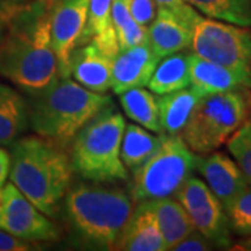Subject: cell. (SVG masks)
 <instances>
[{"label":"cell","mask_w":251,"mask_h":251,"mask_svg":"<svg viewBox=\"0 0 251 251\" xmlns=\"http://www.w3.org/2000/svg\"><path fill=\"white\" fill-rule=\"evenodd\" d=\"M0 75L28 95L59 80L48 0H35L11 23L0 45Z\"/></svg>","instance_id":"1"},{"label":"cell","mask_w":251,"mask_h":251,"mask_svg":"<svg viewBox=\"0 0 251 251\" xmlns=\"http://www.w3.org/2000/svg\"><path fill=\"white\" fill-rule=\"evenodd\" d=\"M10 147V181L41 212L53 216L74 173L67 144L42 135H27Z\"/></svg>","instance_id":"2"},{"label":"cell","mask_w":251,"mask_h":251,"mask_svg":"<svg viewBox=\"0 0 251 251\" xmlns=\"http://www.w3.org/2000/svg\"><path fill=\"white\" fill-rule=\"evenodd\" d=\"M64 209L82 242L100 250H115L133 214V198L122 188L78 183L67 190Z\"/></svg>","instance_id":"3"},{"label":"cell","mask_w":251,"mask_h":251,"mask_svg":"<svg viewBox=\"0 0 251 251\" xmlns=\"http://www.w3.org/2000/svg\"><path fill=\"white\" fill-rule=\"evenodd\" d=\"M29 126L38 135L63 144L73 141L87 122L112 100L64 77L39 94L29 95Z\"/></svg>","instance_id":"4"},{"label":"cell","mask_w":251,"mask_h":251,"mask_svg":"<svg viewBox=\"0 0 251 251\" xmlns=\"http://www.w3.org/2000/svg\"><path fill=\"white\" fill-rule=\"evenodd\" d=\"M125 128V117L112 102L100 109L73 138V171L95 183L128 180L127 168L120 158Z\"/></svg>","instance_id":"5"},{"label":"cell","mask_w":251,"mask_h":251,"mask_svg":"<svg viewBox=\"0 0 251 251\" xmlns=\"http://www.w3.org/2000/svg\"><path fill=\"white\" fill-rule=\"evenodd\" d=\"M250 110V88L206 95L193 110L181 138L198 155L216 151L243 125Z\"/></svg>","instance_id":"6"},{"label":"cell","mask_w":251,"mask_h":251,"mask_svg":"<svg viewBox=\"0 0 251 251\" xmlns=\"http://www.w3.org/2000/svg\"><path fill=\"white\" fill-rule=\"evenodd\" d=\"M198 153L193 152L180 134H165L155 152L133 171L130 197L135 202L175 197L196 171Z\"/></svg>","instance_id":"7"},{"label":"cell","mask_w":251,"mask_h":251,"mask_svg":"<svg viewBox=\"0 0 251 251\" xmlns=\"http://www.w3.org/2000/svg\"><path fill=\"white\" fill-rule=\"evenodd\" d=\"M190 49L194 54L251 74V29L198 16Z\"/></svg>","instance_id":"8"},{"label":"cell","mask_w":251,"mask_h":251,"mask_svg":"<svg viewBox=\"0 0 251 251\" xmlns=\"http://www.w3.org/2000/svg\"><path fill=\"white\" fill-rule=\"evenodd\" d=\"M175 197L186 209L196 230L204 234L216 247L230 250L233 244L232 230L225 206L205 181L190 176Z\"/></svg>","instance_id":"9"},{"label":"cell","mask_w":251,"mask_h":251,"mask_svg":"<svg viewBox=\"0 0 251 251\" xmlns=\"http://www.w3.org/2000/svg\"><path fill=\"white\" fill-rule=\"evenodd\" d=\"M0 229L27 242H56L60 232L11 181L0 188Z\"/></svg>","instance_id":"10"},{"label":"cell","mask_w":251,"mask_h":251,"mask_svg":"<svg viewBox=\"0 0 251 251\" xmlns=\"http://www.w3.org/2000/svg\"><path fill=\"white\" fill-rule=\"evenodd\" d=\"M50 39L57 59L59 77H70V57L80 45L88 18L90 0H48Z\"/></svg>","instance_id":"11"},{"label":"cell","mask_w":251,"mask_h":251,"mask_svg":"<svg viewBox=\"0 0 251 251\" xmlns=\"http://www.w3.org/2000/svg\"><path fill=\"white\" fill-rule=\"evenodd\" d=\"M200 16L186 3L179 10L158 9L152 23L147 27L148 45L159 59L190 48L193 27Z\"/></svg>","instance_id":"12"},{"label":"cell","mask_w":251,"mask_h":251,"mask_svg":"<svg viewBox=\"0 0 251 251\" xmlns=\"http://www.w3.org/2000/svg\"><path fill=\"white\" fill-rule=\"evenodd\" d=\"M196 171L201 173L206 186L225 208L251 184L236 161L224 152L198 155Z\"/></svg>","instance_id":"13"},{"label":"cell","mask_w":251,"mask_h":251,"mask_svg":"<svg viewBox=\"0 0 251 251\" xmlns=\"http://www.w3.org/2000/svg\"><path fill=\"white\" fill-rule=\"evenodd\" d=\"M159 60L161 59L148 45V41L120 50L113 59L110 90L120 95L127 90L148 85V81Z\"/></svg>","instance_id":"14"},{"label":"cell","mask_w":251,"mask_h":251,"mask_svg":"<svg viewBox=\"0 0 251 251\" xmlns=\"http://www.w3.org/2000/svg\"><path fill=\"white\" fill-rule=\"evenodd\" d=\"M190 85L204 97L239 88L251 90V74L206 60L191 52Z\"/></svg>","instance_id":"15"},{"label":"cell","mask_w":251,"mask_h":251,"mask_svg":"<svg viewBox=\"0 0 251 251\" xmlns=\"http://www.w3.org/2000/svg\"><path fill=\"white\" fill-rule=\"evenodd\" d=\"M113 57L100 52L92 42L77 46L70 57V74L87 90L105 94L112 87Z\"/></svg>","instance_id":"16"},{"label":"cell","mask_w":251,"mask_h":251,"mask_svg":"<svg viewBox=\"0 0 251 251\" xmlns=\"http://www.w3.org/2000/svg\"><path fill=\"white\" fill-rule=\"evenodd\" d=\"M115 250L122 251H165L161 230L155 221L148 201L140 202L117 240Z\"/></svg>","instance_id":"17"},{"label":"cell","mask_w":251,"mask_h":251,"mask_svg":"<svg viewBox=\"0 0 251 251\" xmlns=\"http://www.w3.org/2000/svg\"><path fill=\"white\" fill-rule=\"evenodd\" d=\"M88 42H92L100 52L113 59L120 52L112 20V0H90L88 18L80 45Z\"/></svg>","instance_id":"18"},{"label":"cell","mask_w":251,"mask_h":251,"mask_svg":"<svg viewBox=\"0 0 251 251\" xmlns=\"http://www.w3.org/2000/svg\"><path fill=\"white\" fill-rule=\"evenodd\" d=\"M202 98L204 95L191 85L171 94L158 95L156 100L159 108L162 133L181 134L183 128L191 117L193 110Z\"/></svg>","instance_id":"19"},{"label":"cell","mask_w":251,"mask_h":251,"mask_svg":"<svg viewBox=\"0 0 251 251\" xmlns=\"http://www.w3.org/2000/svg\"><path fill=\"white\" fill-rule=\"evenodd\" d=\"M29 126V108L25 98L4 82H0V145L10 147Z\"/></svg>","instance_id":"20"},{"label":"cell","mask_w":251,"mask_h":251,"mask_svg":"<svg viewBox=\"0 0 251 251\" xmlns=\"http://www.w3.org/2000/svg\"><path fill=\"white\" fill-rule=\"evenodd\" d=\"M148 202L161 230L166 250H173L177 243L187 237L193 230H196L186 209L176 198H159L151 200Z\"/></svg>","instance_id":"21"},{"label":"cell","mask_w":251,"mask_h":251,"mask_svg":"<svg viewBox=\"0 0 251 251\" xmlns=\"http://www.w3.org/2000/svg\"><path fill=\"white\" fill-rule=\"evenodd\" d=\"M190 57L191 52L184 50L162 57L148 81L151 92L165 95L190 87Z\"/></svg>","instance_id":"22"},{"label":"cell","mask_w":251,"mask_h":251,"mask_svg":"<svg viewBox=\"0 0 251 251\" xmlns=\"http://www.w3.org/2000/svg\"><path fill=\"white\" fill-rule=\"evenodd\" d=\"M165 133L151 134L137 125H127L120 145V158L127 169L133 172L147 161L161 145Z\"/></svg>","instance_id":"23"},{"label":"cell","mask_w":251,"mask_h":251,"mask_svg":"<svg viewBox=\"0 0 251 251\" xmlns=\"http://www.w3.org/2000/svg\"><path fill=\"white\" fill-rule=\"evenodd\" d=\"M120 105L133 122L141 125L147 130L161 134L159 108L156 97H153L152 92L144 90L143 87L127 90L120 94Z\"/></svg>","instance_id":"24"},{"label":"cell","mask_w":251,"mask_h":251,"mask_svg":"<svg viewBox=\"0 0 251 251\" xmlns=\"http://www.w3.org/2000/svg\"><path fill=\"white\" fill-rule=\"evenodd\" d=\"M205 17L251 27V0H184Z\"/></svg>","instance_id":"25"},{"label":"cell","mask_w":251,"mask_h":251,"mask_svg":"<svg viewBox=\"0 0 251 251\" xmlns=\"http://www.w3.org/2000/svg\"><path fill=\"white\" fill-rule=\"evenodd\" d=\"M112 20L120 50L148 41L147 28L140 25L134 20L130 11L128 0H112Z\"/></svg>","instance_id":"26"},{"label":"cell","mask_w":251,"mask_h":251,"mask_svg":"<svg viewBox=\"0 0 251 251\" xmlns=\"http://www.w3.org/2000/svg\"><path fill=\"white\" fill-rule=\"evenodd\" d=\"M227 150L251 183V110L243 125L226 141Z\"/></svg>","instance_id":"27"},{"label":"cell","mask_w":251,"mask_h":251,"mask_svg":"<svg viewBox=\"0 0 251 251\" xmlns=\"http://www.w3.org/2000/svg\"><path fill=\"white\" fill-rule=\"evenodd\" d=\"M230 230L240 236L251 234V184L225 208Z\"/></svg>","instance_id":"28"},{"label":"cell","mask_w":251,"mask_h":251,"mask_svg":"<svg viewBox=\"0 0 251 251\" xmlns=\"http://www.w3.org/2000/svg\"><path fill=\"white\" fill-rule=\"evenodd\" d=\"M35 0H0V45L11 23Z\"/></svg>","instance_id":"29"},{"label":"cell","mask_w":251,"mask_h":251,"mask_svg":"<svg viewBox=\"0 0 251 251\" xmlns=\"http://www.w3.org/2000/svg\"><path fill=\"white\" fill-rule=\"evenodd\" d=\"M130 11L134 20L143 27H148L156 14V4L153 0H128Z\"/></svg>","instance_id":"30"},{"label":"cell","mask_w":251,"mask_h":251,"mask_svg":"<svg viewBox=\"0 0 251 251\" xmlns=\"http://www.w3.org/2000/svg\"><path fill=\"white\" fill-rule=\"evenodd\" d=\"M216 246L211 242L209 239H206L204 234H201L198 230H193L188 234L187 237H184L181 242H179L173 250L175 251H205L214 250Z\"/></svg>","instance_id":"31"},{"label":"cell","mask_w":251,"mask_h":251,"mask_svg":"<svg viewBox=\"0 0 251 251\" xmlns=\"http://www.w3.org/2000/svg\"><path fill=\"white\" fill-rule=\"evenodd\" d=\"M34 249L35 247L31 242L18 239L0 229V251H28Z\"/></svg>","instance_id":"32"},{"label":"cell","mask_w":251,"mask_h":251,"mask_svg":"<svg viewBox=\"0 0 251 251\" xmlns=\"http://www.w3.org/2000/svg\"><path fill=\"white\" fill-rule=\"evenodd\" d=\"M10 172V152L0 147V188L4 186Z\"/></svg>","instance_id":"33"},{"label":"cell","mask_w":251,"mask_h":251,"mask_svg":"<svg viewBox=\"0 0 251 251\" xmlns=\"http://www.w3.org/2000/svg\"><path fill=\"white\" fill-rule=\"evenodd\" d=\"M158 9H169V10H179L186 4L184 0H153Z\"/></svg>","instance_id":"34"},{"label":"cell","mask_w":251,"mask_h":251,"mask_svg":"<svg viewBox=\"0 0 251 251\" xmlns=\"http://www.w3.org/2000/svg\"><path fill=\"white\" fill-rule=\"evenodd\" d=\"M230 250H240V251H251V234L250 236H243L239 242L232 244Z\"/></svg>","instance_id":"35"}]
</instances>
